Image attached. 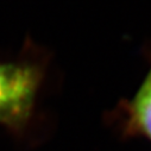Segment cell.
<instances>
[{
	"label": "cell",
	"instance_id": "cell-1",
	"mask_svg": "<svg viewBox=\"0 0 151 151\" xmlns=\"http://www.w3.org/2000/svg\"><path fill=\"white\" fill-rule=\"evenodd\" d=\"M44 73L42 60L25 52L0 61V125L16 137H23L32 122Z\"/></svg>",
	"mask_w": 151,
	"mask_h": 151
},
{
	"label": "cell",
	"instance_id": "cell-2",
	"mask_svg": "<svg viewBox=\"0 0 151 151\" xmlns=\"http://www.w3.org/2000/svg\"><path fill=\"white\" fill-rule=\"evenodd\" d=\"M123 108V132L151 142V65L137 92Z\"/></svg>",
	"mask_w": 151,
	"mask_h": 151
}]
</instances>
